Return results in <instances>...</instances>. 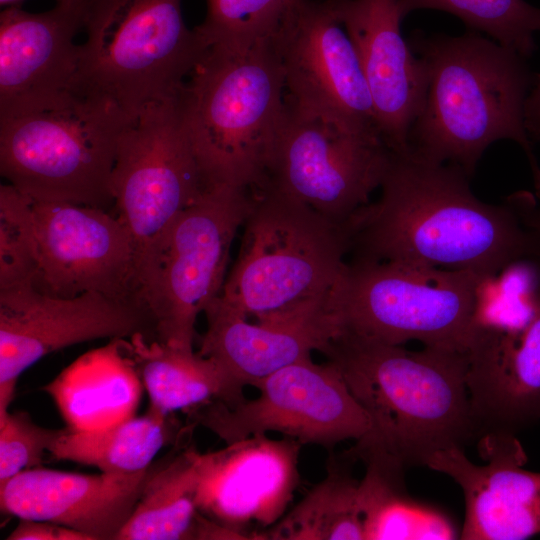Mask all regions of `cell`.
<instances>
[{
  "instance_id": "1",
  "label": "cell",
  "mask_w": 540,
  "mask_h": 540,
  "mask_svg": "<svg viewBox=\"0 0 540 540\" xmlns=\"http://www.w3.org/2000/svg\"><path fill=\"white\" fill-rule=\"evenodd\" d=\"M459 167L392 151L381 195L346 224L352 259L471 270L493 279L540 258V237L505 199L472 192Z\"/></svg>"
},
{
  "instance_id": "2",
  "label": "cell",
  "mask_w": 540,
  "mask_h": 540,
  "mask_svg": "<svg viewBox=\"0 0 540 540\" xmlns=\"http://www.w3.org/2000/svg\"><path fill=\"white\" fill-rule=\"evenodd\" d=\"M369 416L371 428L347 452L354 461L384 454L405 467L478 435L466 383L465 352L337 334L322 352Z\"/></svg>"
},
{
  "instance_id": "3",
  "label": "cell",
  "mask_w": 540,
  "mask_h": 540,
  "mask_svg": "<svg viewBox=\"0 0 540 540\" xmlns=\"http://www.w3.org/2000/svg\"><path fill=\"white\" fill-rule=\"evenodd\" d=\"M408 43L427 74L423 109L408 137L412 153L471 177L485 150L508 139L525 151L533 175L540 172L524 123L525 101L540 75L526 58L472 30L460 36L416 30Z\"/></svg>"
},
{
  "instance_id": "4",
  "label": "cell",
  "mask_w": 540,
  "mask_h": 540,
  "mask_svg": "<svg viewBox=\"0 0 540 540\" xmlns=\"http://www.w3.org/2000/svg\"><path fill=\"white\" fill-rule=\"evenodd\" d=\"M186 126L208 187L262 184L285 110L273 38L208 46L181 89Z\"/></svg>"
},
{
  "instance_id": "5",
  "label": "cell",
  "mask_w": 540,
  "mask_h": 540,
  "mask_svg": "<svg viewBox=\"0 0 540 540\" xmlns=\"http://www.w3.org/2000/svg\"><path fill=\"white\" fill-rule=\"evenodd\" d=\"M77 93L107 99L130 119L176 95L207 49L181 0H84Z\"/></svg>"
},
{
  "instance_id": "6",
  "label": "cell",
  "mask_w": 540,
  "mask_h": 540,
  "mask_svg": "<svg viewBox=\"0 0 540 540\" xmlns=\"http://www.w3.org/2000/svg\"><path fill=\"white\" fill-rule=\"evenodd\" d=\"M471 270L352 259L328 296L338 334L465 352L485 283Z\"/></svg>"
},
{
  "instance_id": "7",
  "label": "cell",
  "mask_w": 540,
  "mask_h": 540,
  "mask_svg": "<svg viewBox=\"0 0 540 540\" xmlns=\"http://www.w3.org/2000/svg\"><path fill=\"white\" fill-rule=\"evenodd\" d=\"M250 190L239 254L220 299L248 319L329 294L346 265V226L267 184Z\"/></svg>"
},
{
  "instance_id": "8",
  "label": "cell",
  "mask_w": 540,
  "mask_h": 540,
  "mask_svg": "<svg viewBox=\"0 0 540 540\" xmlns=\"http://www.w3.org/2000/svg\"><path fill=\"white\" fill-rule=\"evenodd\" d=\"M131 119L76 94L52 108L0 118V173L34 201L104 208L119 138Z\"/></svg>"
},
{
  "instance_id": "9",
  "label": "cell",
  "mask_w": 540,
  "mask_h": 540,
  "mask_svg": "<svg viewBox=\"0 0 540 540\" xmlns=\"http://www.w3.org/2000/svg\"><path fill=\"white\" fill-rule=\"evenodd\" d=\"M251 201L250 189L210 187L140 255L134 298L152 317L156 340L193 349L196 320L221 295Z\"/></svg>"
},
{
  "instance_id": "10",
  "label": "cell",
  "mask_w": 540,
  "mask_h": 540,
  "mask_svg": "<svg viewBox=\"0 0 540 540\" xmlns=\"http://www.w3.org/2000/svg\"><path fill=\"white\" fill-rule=\"evenodd\" d=\"M117 217L140 255L208 187L186 126L181 90L131 119L110 178Z\"/></svg>"
},
{
  "instance_id": "11",
  "label": "cell",
  "mask_w": 540,
  "mask_h": 540,
  "mask_svg": "<svg viewBox=\"0 0 540 540\" xmlns=\"http://www.w3.org/2000/svg\"><path fill=\"white\" fill-rule=\"evenodd\" d=\"M391 156L380 136L342 128L285 98L262 184L345 226L380 188Z\"/></svg>"
},
{
  "instance_id": "12",
  "label": "cell",
  "mask_w": 540,
  "mask_h": 540,
  "mask_svg": "<svg viewBox=\"0 0 540 540\" xmlns=\"http://www.w3.org/2000/svg\"><path fill=\"white\" fill-rule=\"evenodd\" d=\"M259 394L229 406L211 401L185 413L229 444L252 435L276 432L302 445L333 449L346 440H359L371 423L338 369L312 358L290 364L261 380Z\"/></svg>"
},
{
  "instance_id": "13",
  "label": "cell",
  "mask_w": 540,
  "mask_h": 540,
  "mask_svg": "<svg viewBox=\"0 0 540 540\" xmlns=\"http://www.w3.org/2000/svg\"><path fill=\"white\" fill-rule=\"evenodd\" d=\"M156 339L155 325L136 300L86 292L57 297L33 283L0 289V421L9 413L20 375L44 356L102 338Z\"/></svg>"
},
{
  "instance_id": "14",
  "label": "cell",
  "mask_w": 540,
  "mask_h": 540,
  "mask_svg": "<svg viewBox=\"0 0 540 540\" xmlns=\"http://www.w3.org/2000/svg\"><path fill=\"white\" fill-rule=\"evenodd\" d=\"M273 43L285 98L292 105L342 128L381 137L356 49L326 0H298Z\"/></svg>"
},
{
  "instance_id": "15",
  "label": "cell",
  "mask_w": 540,
  "mask_h": 540,
  "mask_svg": "<svg viewBox=\"0 0 540 540\" xmlns=\"http://www.w3.org/2000/svg\"><path fill=\"white\" fill-rule=\"evenodd\" d=\"M39 246L34 287L57 297L86 292L134 298L136 249L127 227L104 208L32 200Z\"/></svg>"
},
{
  "instance_id": "16",
  "label": "cell",
  "mask_w": 540,
  "mask_h": 540,
  "mask_svg": "<svg viewBox=\"0 0 540 540\" xmlns=\"http://www.w3.org/2000/svg\"><path fill=\"white\" fill-rule=\"evenodd\" d=\"M303 445L292 438L252 435L202 453L198 511L239 539H260L286 513L300 481Z\"/></svg>"
},
{
  "instance_id": "17",
  "label": "cell",
  "mask_w": 540,
  "mask_h": 540,
  "mask_svg": "<svg viewBox=\"0 0 540 540\" xmlns=\"http://www.w3.org/2000/svg\"><path fill=\"white\" fill-rule=\"evenodd\" d=\"M84 0H57L44 12L20 5L0 14V118L55 107L76 89Z\"/></svg>"
},
{
  "instance_id": "18",
  "label": "cell",
  "mask_w": 540,
  "mask_h": 540,
  "mask_svg": "<svg viewBox=\"0 0 540 540\" xmlns=\"http://www.w3.org/2000/svg\"><path fill=\"white\" fill-rule=\"evenodd\" d=\"M349 35L373 101L381 137L409 151V132L425 102L427 74L401 33L398 0H326Z\"/></svg>"
},
{
  "instance_id": "19",
  "label": "cell",
  "mask_w": 540,
  "mask_h": 540,
  "mask_svg": "<svg viewBox=\"0 0 540 540\" xmlns=\"http://www.w3.org/2000/svg\"><path fill=\"white\" fill-rule=\"evenodd\" d=\"M485 464L472 463L463 448L432 454L425 463L446 474L465 500L463 540H522L540 534V473L523 468L526 455L514 434L482 435Z\"/></svg>"
},
{
  "instance_id": "20",
  "label": "cell",
  "mask_w": 540,
  "mask_h": 540,
  "mask_svg": "<svg viewBox=\"0 0 540 540\" xmlns=\"http://www.w3.org/2000/svg\"><path fill=\"white\" fill-rule=\"evenodd\" d=\"M324 295L255 318L251 323L220 297L205 309L207 329L198 353L214 360L243 387H255L272 373L322 353L338 334Z\"/></svg>"
},
{
  "instance_id": "21",
  "label": "cell",
  "mask_w": 540,
  "mask_h": 540,
  "mask_svg": "<svg viewBox=\"0 0 540 540\" xmlns=\"http://www.w3.org/2000/svg\"><path fill=\"white\" fill-rule=\"evenodd\" d=\"M465 356L478 434H514L540 419V274L528 320L507 329L476 324Z\"/></svg>"
},
{
  "instance_id": "22",
  "label": "cell",
  "mask_w": 540,
  "mask_h": 540,
  "mask_svg": "<svg viewBox=\"0 0 540 540\" xmlns=\"http://www.w3.org/2000/svg\"><path fill=\"white\" fill-rule=\"evenodd\" d=\"M149 469L135 474H78L27 469L0 484V508L19 520L53 522L91 540H116L129 520Z\"/></svg>"
},
{
  "instance_id": "23",
  "label": "cell",
  "mask_w": 540,
  "mask_h": 540,
  "mask_svg": "<svg viewBox=\"0 0 540 540\" xmlns=\"http://www.w3.org/2000/svg\"><path fill=\"white\" fill-rule=\"evenodd\" d=\"M143 389L123 338L81 355L42 387L66 427L75 431L105 428L134 416Z\"/></svg>"
},
{
  "instance_id": "24",
  "label": "cell",
  "mask_w": 540,
  "mask_h": 540,
  "mask_svg": "<svg viewBox=\"0 0 540 540\" xmlns=\"http://www.w3.org/2000/svg\"><path fill=\"white\" fill-rule=\"evenodd\" d=\"M128 350L149 396V408L163 414L188 411L211 401L234 406L244 387L214 360L137 334Z\"/></svg>"
},
{
  "instance_id": "25",
  "label": "cell",
  "mask_w": 540,
  "mask_h": 540,
  "mask_svg": "<svg viewBox=\"0 0 540 540\" xmlns=\"http://www.w3.org/2000/svg\"><path fill=\"white\" fill-rule=\"evenodd\" d=\"M361 461L366 467L358 487L365 540L459 538L444 512L408 494L406 467L399 461L384 454H371Z\"/></svg>"
},
{
  "instance_id": "26",
  "label": "cell",
  "mask_w": 540,
  "mask_h": 540,
  "mask_svg": "<svg viewBox=\"0 0 540 540\" xmlns=\"http://www.w3.org/2000/svg\"><path fill=\"white\" fill-rule=\"evenodd\" d=\"M186 428L172 414L148 408L143 415L101 429L65 427L48 453L52 459L93 466L105 473L135 474L148 470L158 452L178 440Z\"/></svg>"
},
{
  "instance_id": "27",
  "label": "cell",
  "mask_w": 540,
  "mask_h": 540,
  "mask_svg": "<svg viewBox=\"0 0 540 540\" xmlns=\"http://www.w3.org/2000/svg\"><path fill=\"white\" fill-rule=\"evenodd\" d=\"M192 427L182 435L177 451L165 465L149 471L133 513L116 540L194 539L202 453L188 441L182 443Z\"/></svg>"
},
{
  "instance_id": "28",
  "label": "cell",
  "mask_w": 540,
  "mask_h": 540,
  "mask_svg": "<svg viewBox=\"0 0 540 540\" xmlns=\"http://www.w3.org/2000/svg\"><path fill=\"white\" fill-rule=\"evenodd\" d=\"M346 462L331 457L327 474L290 511L263 532V539L365 540L359 480Z\"/></svg>"
},
{
  "instance_id": "29",
  "label": "cell",
  "mask_w": 540,
  "mask_h": 540,
  "mask_svg": "<svg viewBox=\"0 0 540 540\" xmlns=\"http://www.w3.org/2000/svg\"><path fill=\"white\" fill-rule=\"evenodd\" d=\"M398 4L403 19L420 9L440 10L526 59L536 50L534 34L540 31V8L524 0H398Z\"/></svg>"
},
{
  "instance_id": "30",
  "label": "cell",
  "mask_w": 540,
  "mask_h": 540,
  "mask_svg": "<svg viewBox=\"0 0 540 540\" xmlns=\"http://www.w3.org/2000/svg\"><path fill=\"white\" fill-rule=\"evenodd\" d=\"M298 0H206L195 27L205 44L249 46L274 37Z\"/></svg>"
},
{
  "instance_id": "31",
  "label": "cell",
  "mask_w": 540,
  "mask_h": 540,
  "mask_svg": "<svg viewBox=\"0 0 540 540\" xmlns=\"http://www.w3.org/2000/svg\"><path fill=\"white\" fill-rule=\"evenodd\" d=\"M39 246L32 199L9 183L0 185V289L34 283Z\"/></svg>"
},
{
  "instance_id": "32",
  "label": "cell",
  "mask_w": 540,
  "mask_h": 540,
  "mask_svg": "<svg viewBox=\"0 0 540 540\" xmlns=\"http://www.w3.org/2000/svg\"><path fill=\"white\" fill-rule=\"evenodd\" d=\"M62 430L42 427L26 412H9L0 421V484L39 467Z\"/></svg>"
},
{
  "instance_id": "33",
  "label": "cell",
  "mask_w": 540,
  "mask_h": 540,
  "mask_svg": "<svg viewBox=\"0 0 540 540\" xmlns=\"http://www.w3.org/2000/svg\"><path fill=\"white\" fill-rule=\"evenodd\" d=\"M8 540H91L86 534L53 522L20 519Z\"/></svg>"
},
{
  "instance_id": "34",
  "label": "cell",
  "mask_w": 540,
  "mask_h": 540,
  "mask_svg": "<svg viewBox=\"0 0 540 540\" xmlns=\"http://www.w3.org/2000/svg\"><path fill=\"white\" fill-rule=\"evenodd\" d=\"M533 177L535 193L520 191L506 199L524 224L540 237V172Z\"/></svg>"
},
{
  "instance_id": "35",
  "label": "cell",
  "mask_w": 540,
  "mask_h": 540,
  "mask_svg": "<svg viewBox=\"0 0 540 540\" xmlns=\"http://www.w3.org/2000/svg\"><path fill=\"white\" fill-rule=\"evenodd\" d=\"M524 123L529 139L540 141V78L525 101Z\"/></svg>"
},
{
  "instance_id": "36",
  "label": "cell",
  "mask_w": 540,
  "mask_h": 540,
  "mask_svg": "<svg viewBox=\"0 0 540 540\" xmlns=\"http://www.w3.org/2000/svg\"><path fill=\"white\" fill-rule=\"evenodd\" d=\"M23 0H0L2 7H7L11 5H20Z\"/></svg>"
}]
</instances>
